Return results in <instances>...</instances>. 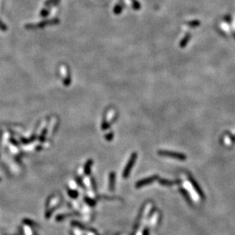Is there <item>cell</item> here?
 Returning <instances> with one entry per match:
<instances>
[{"label": "cell", "instance_id": "5b68a950", "mask_svg": "<svg viewBox=\"0 0 235 235\" xmlns=\"http://www.w3.org/2000/svg\"><path fill=\"white\" fill-rule=\"evenodd\" d=\"M93 160H89V161H87L86 165H85V173H86V174H89V173H90V169L92 165H93Z\"/></svg>", "mask_w": 235, "mask_h": 235}, {"label": "cell", "instance_id": "3957f363", "mask_svg": "<svg viewBox=\"0 0 235 235\" xmlns=\"http://www.w3.org/2000/svg\"><path fill=\"white\" fill-rule=\"evenodd\" d=\"M159 155L160 156H163V157H173L176 159H180V160H183L185 159V157L184 155L181 154V153H175V152H172V151H158Z\"/></svg>", "mask_w": 235, "mask_h": 235}, {"label": "cell", "instance_id": "6da1fadb", "mask_svg": "<svg viewBox=\"0 0 235 235\" xmlns=\"http://www.w3.org/2000/svg\"><path fill=\"white\" fill-rule=\"evenodd\" d=\"M117 115L118 114L115 109H109L107 111L103 121V124H102V129L103 131L109 128V127L112 125V123L115 121L117 119Z\"/></svg>", "mask_w": 235, "mask_h": 235}, {"label": "cell", "instance_id": "8992f818", "mask_svg": "<svg viewBox=\"0 0 235 235\" xmlns=\"http://www.w3.org/2000/svg\"><path fill=\"white\" fill-rule=\"evenodd\" d=\"M114 183H115V173H112L110 174V187L113 188Z\"/></svg>", "mask_w": 235, "mask_h": 235}, {"label": "cell", "instance_id": "277c9868", "mask_svg": "<svg viewBox=\"0 0 235 235\" xmlns=\"http://www.w3.org/2000/svg\"><path fill=\"white\" fill-rule=\"evenodd\" d=\"M158 178V176H157V175L155 176H152L151 177H148V178H146V179H143V180H141L139 181L138 183L136 184V187H141V186H144V185H147V184H149V183H151L152 182H153V181L155 180L156 179H157Z\"/></svg>", "mask_w": 235, "mask_h": 235}, {"label": "cell", "instance_id": "52a82bcc", "mask_svg": "<svg viewBox=\"0 0 235 235\" xmlns=\"http://www.w3.org/2000/svg\"><path fill=\"white\" fill-rule=\"evenodd\" d=\"M113 133H109V135H107L106 136H105V139H106L107 141H111L112 139L113 138Z\"/></svg>", "mask_w": 235, "mask_h": 235}, {"label": "cell", "instance_id": "7a4b0ae2", "mask_svg": "<svg viewBox=\"0 0 235 235\" xmlns=\"http://www.w3.org/2000/svg\"><path fill=\"white\" fill-rule=\"evenodd\" d=\"M137 153H133L131 157H130V159H129L128 162V163L126 165V167H125L124 171H123V176L125 177V178H127V177L128 176L129 174H130V172H131V169H132L133 166H134L135 161L137 160Z\"/></svg>", "mask_w": 235, "mask_h": 235}]
</instances>
